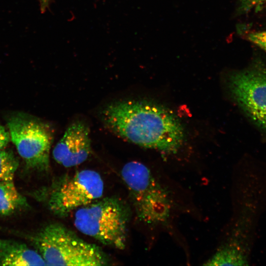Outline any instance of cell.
Here are the masks:
<instances>
[{
  "mask_svg": "<svg viewBox=\"0 0 266 266\" xmlns=\"http://www.w3.org/2000/svg\"><path fill=\"white\" fill-rule=\"evenodd\" d=\"M106 127L138 145L175 153L184 139L182 125L170 110L147 101L115 102L102 111Z\"/></svg>",
  "mask_w": 266,
  "mask_h": 266,
  "instance_id": "obj_1",
  "label": "cell"
},
{
  "mask_svg": "<svg viewBox=\"0 0 266 266\" xmlns=\"http://www.w3.org/2000/svg\"><path fill=\"white\" fill-rule=\"evenodd\" d=\"M121 175L138 220L153 229L168 227L176 207L170 189L140 162L127 163Z\"/></svg>",
  "mask_w": 266,
  "mask_h": 266,
  "instance_id": "obj_2",
  "label": "cell"
},
{
  "mask_svg": "<svg viewBox=\"0 0 266 266\" xmlns=\"http://www.w3.org/2000/svg\"><path fill=\"white\" fill-rule=\"evenodd\" d=\"M46 266H100L109 262L98 246L59 224H50L31 237Z\"/></svg>",
  "mask_w": 266,
  "mask_h": 266,
  "instance_id": "obj_3",
  "label": "cell"
},
{
  "mask_svg": "<svg viewBox=\"0 0 266 266\" xmlns=\"http://www.w3.org/2000/svg\"><path fill=\"white\" fill-rule=\"evenodd\" d=\"M75 211L73 223L79 232L104 245L125 248L129 215L118 199L101 198Z\"/></svg>",
  "mask_w": 266,
  "mask_h": 266,
  "instance_id": "obj_4",
  "label": "cell"
},
{
  "mask_svg": "<svg viewBox=\"0 0 266 266\" xmlns=\"http://www.w3.org/2000/svg\"><path fill=\"white\" fill-rule=\"evenodd\" d=\"M7 125L10 139L27 168L47 171L53 139L50 127L35 117L23 113H16L8 117Z\"/></svg>",
  "mask_w": 266,
  "mask_h": 266,
  "instance_id": "obj_5",
  "label": "cell"
},
{
  "mask_svg": "<svg viewBox=\"0 0 266 266\" xmlns=\"http://www.w3.org/2000/svg\"><path fill=\"white\" fill-rule=\"evenodd\" d=\"M103 191L100 175L93 170L84 169L53 187L48 194L36 191L34 196L46 199L49 209L55 215L64 216L101 198Z\"/></svg>",
  "mask_w": 266,
  "mask_h": 266,
  "instance_id": "obj_6",
  "label": "cell"
},
{
  "mask_svg": "<svg viewBox=\"0 0 266 266\" xmlns=\"http://www.w3.org/2000/svg\"><path fill=\"white\" fill-rule=\"evenodd\" d=\"M229 87L236 102L259 127L266 130V66L257 59L247 68L233 72Z\"/></svg>",
  "mask_w": 266,
  "mask_h": 266,
  "instance_id": "obj_7",
  "label": "cell"
},
{
  "mask_svg": "<svg viewBox=\"0 0 266 266\" xmlns=\"http://www.w3.org/2000/svg\"><path fill=\"white\" fill-rule=\"evenodd\" d=\"M89 130L81 122L71 124L52 151L54 160L60 165L71 167L85 162L91 152Z\"/></svg>",
  "mask_w": 266,
  "mask_h": 266,
  "instance_id": "obj_8",
  "label": "cell"
},
{
  "mask_svg": "<svg viewBox=\"0 0 266 266\" xmlns=\"http://www.w3.org/2000/svg\"><path fill=\"white\" fill-rule=\"evenodd\" d=\"M0 266H46V264L38 251L25 243L0 239Z\"/></svg>",
  "mask_w": 266,
  "mask_h": 266,
  "instance_id": "obj_9",
  "label": "cell"
},
{
  "mask_svg": "<svg viewBox=\"0 0 266 266\" xmlns=\"http://www.w3.org/2000/svg\"><path fill=\"white\" fill-rule=\"evenodd\" d=\"M28 206L26 198L18 191L13 181H0V215L8 216Z\"/></svg>",
  "mask_w": 266,
  "mask_h": 266,
  "instance_id": "obj_10",
  "label": "cell"
},
{
  "mask_svg": "<svg viewBox=\"0 0 266 266\" xmlns=\"http://www.w3.org/2000/svg\"><path fill=\"white\" fill-rule=\"evenodd\" d=\"M19 165V160L12 150L0 149V181H13Z\"/></svg>",
  "mask_w": 266,
  "mask_h": 266,
  "instance_id": "obj_11",
  "label": "cell"
},
{
  "mask_svg": "<svg viewBox=\"0 0 266 266\" xmlns=\"http://www.w3.org/2000/svg\"><path fill=\"white\" fill-rule=\"evenodd\" d=\"M247 38L266 53V30L249 33Z\"/></svg>",
  "mask_w": 266,
  "mask_h": 266,
  "instance_id": "obj_12",
  "label": "cell"
},
{
  "mask_svg": "<svg viewBox=\"0 0 266 266\" xmlns=\"http://www.w3.org/2000/svg\"><path fill=\"white\" fill-rule=\"evenodd\" d=\"M265 2H266V0H241L239 9L240 11H247Z\"/></svg>",
  "mask_w": 266,
  "mask_h": 266,
  "instance_id": "obj_13",
  "label": "cell"
},
{
  "mask_svg": "<svg viewBox=\"0 0 266 266\" xmlns=\"http://www.w3.org/2000/svg\"><path fill=\"white\" fill-rule=\"evenodd\" d=\"M10 140V136L8 130L0 124V149L4 148Z\"/></svg>",
  "mask_w": 266,
  "mask_h": 266,
  "instance_id": "obj_14",
  "label": "cell"
},
{
  "mask_svg": "<svg viewBox=\"0 0 266 266\" xmlns=\"http://www.w3.org/2000/svg\"><path fill=\"white\" fill-rule=\"evenodd\" d=\"M49 0H39L41 7L42 10H44L47 6Z\"/></svg>",
  "mask_w": 266,
  "mask_h": 266,
  "instance_id": "obj_15",
  "label": "cell"
}]
</instances>
